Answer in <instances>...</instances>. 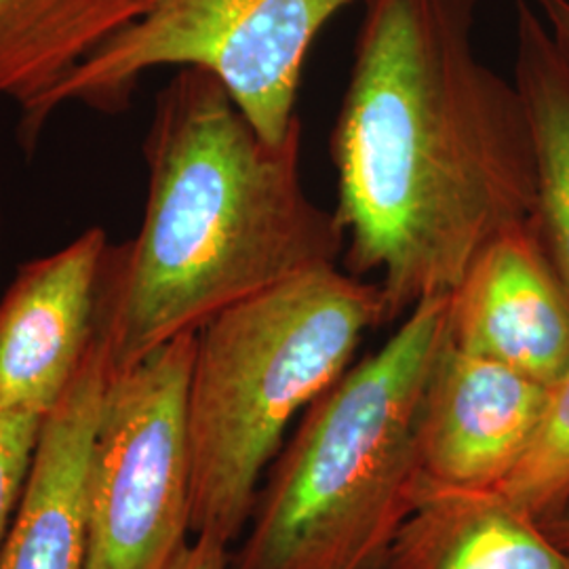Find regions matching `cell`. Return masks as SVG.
Returning <instances> with one entry per match:
<instances>
[{
    "label": "cell",
    "mask_w": 569,
    "mask_h": 569,
    "mask_svg": "<svg viewBox=\"0 0 569 569\" xmlns=\"http://www.w3.org/2000/svg\"><path fill=\"white\" fill-rule=\"evenodd\" d=\"M363 2L331 136L336 218L346 270L378 274L392 323L533 220L536 159L517 84L477 56V0Z\"/></svg>",
    "instance_id": "6da1fadb"
},
{
    "label": "cell",
    "mask_w": 569,
    "mask_h": 569,
    "mask_svg": "<svg viewBox=\"0 0 569 569\" xmlns=\"http://www.w3.org/2000/svg\"><path fill=\"white\" fill-rule=\"evenodd\" d=\"M302 122L270 142L222 81L186 66L157 96L148 197L133 241L108 247L98 333L108 376L197 333L226 308L338 266L345 228L300 176Z\"/></svg>",
    "instance_id": "7a4b0ae2"
},
{
    "label": "cell",
    "mask_w": 569,
    "mask_h": 569,
    "mask_svg": "<svg viewBox=\"0 0 569 569\" xmlns=\"http://www.w3.org/2000/svg\"><path fill=\"white\" fill-rule=\"evenodd\" d=\"M449 296L413 306L306 409L268 467L232 569H376L425 496L416 425Z\"/></svg>",
    "instance_id": "3957f363"
},
{
    "label": "cell",
    "mask_w": 569,
    "mask_h": 569,
    "mask_svg": "<svg viewBox=\"0 0 569 569\" xmlns=\"http://www.w3.org/2000/svg\"><path fill=\"white\" fill-rule=\"evenodd\" d=\"M385 323L378 283L326 266L226 308L197 331L188 388L192 533L232 545L289 425Z\"/></svg>",
    "instance_id": "277c9868"
},
{
    "label": "cell",
    "mask_w": 569,
    "mask_h": 569,
    "mask_svg": "<svg viewBox=\"0 0 569 569\" xmlns=\"http://www.w3.org/2000/svg\"><path fill=\"white\" fill-rule=\"evenodd\" d=\"M359 0H138L136 18L79 61L20 117L32 152L66 103L122 112L143 74L192 66L218 77L270 142L300 124L296 98L306 58L336 13Z\"/></svg>",
    "instance_id": "5b68a950"
},
{
    "label": "cell",
    "mask_w": 569,
    "mask_h": 569,
    "mask_svg": "<svg viewBox=\"0 0 569 569\" xmlns=\"http://www.w3.org/2000/svg\"><path fill=\"white\" fill-rule=\"evenodd\" d=\"M197 333L108 376L84 486V569H171L192 533Z\"/></svg>",
    "instance_id": "8992f818"
},
{
    "label": "cell",
    "mask_w": 569,
    "mask_h": 569,
    "mask_svg": "<svg viewBox=\"0 0 569 569\" xmlns=\"http://www.w3.org/2000/svg\"><path fill=\"white\" fill-rule=\"evenodd\" d=\"M549 388L446 342L418 411L425 491H498L523 460Z\"/></svg>",
    "instance_id": "52a82bcc"
},
{
    "label": "cell",
    "mask_w": 569,
    "mask_h": 569,
    "mask_svg": "<svg viewBox=\"0 0 569 569\" xmlns=\"http://www.w3.org/2000/svg\"><path fill=\"white\" fill-rule=\"evenodd\" d=\"M449 345L555 387L569 371V289L533 220L496 237L449 293Z\"/></svg>",
    "instance_id": "ba28073f"
},
{
    "label": "cell",
    "mask_w": 569,
    "mask_h": 569,
    "mask_svg": "<svg viewBox=\"0 0 569 569\" xmlns=\"http://www.w3.org/2000/svg\"><path fill=\"white\" fill-rule=\"evenodd\" d=\"M103 228L21 266L0 300V411L47 418L72 382L98 327Z\"/></svg>",
    "instance_id": "9c48e42d"
},
{
    "label": "cell",
    "mask_w": 569,
    "mask_h": 569,
    "mask_svg": "<svg viewBox=\"0 0 569 569\" xmlns=\"http://www.w3.org/2000/svg\"><path fill=\"white\" fill-rule=\"evenodd\" d=\"M106 385V346L96 327L72 382L42 425L0 569H84V486Z\"/></svg>",
    "instance_id": "30bf717a"
},
{
    "label": "cell",
    "mask_w": 569,
    "mask_h": 569,
    "mask_svg": "<svg viewBox=\"0 0 569 569\" xmlns=\"http://www.w3.org/2000/svg\"><path fill=\"white\" fill-rule=\"evenodd\" d=\"M376 569H569V557L498 491H425Z\"/></svg>",
    "instance_id": "8fae6325"
},
{
    "label": "cell",
    "mask_w": 569,
    "mask_h": 569,
    "mask_svg": "<svg viewBox=\"0 0 569 569\" xmlns=\"http://www.w3.org/2000/svg\"><path fill=\"white\" fill-rule=\"evenodd\" d=\"M515 84L536 159L533 224L569 289V63L526 0L517 2Z\"/></svg>",
    "instance_id": "7c38bea8"
},
{
    "label": "cell",
    "mask_w": 569,
    "mask_h": 569,
    "mask_svg": "<svg viewBox=\"0 0 569 569\" xmlns=\"http://www.w3.org/2000/svg\"><path fill=\"white\" fill-rule=\"evenodd\" d=\"M138 0H0V96L20 112L136 18Z\"/></svg>",
    "instance_id": "4fadbf2b"
},
{
    "label": "cell",
    "mask_w": 569,
    "mask_h": 569,
    "mask_svg": "<svg viewBox=\"0 0 569 569\" xmlns=\"http://www.w3.org/2000/svg\"><path fill=\"white\" fill-rule=\"evenodd\" d=\"M498 493L540 523L566 500L569 493V371L549 388V399L528 451Z\"/></svg>",
    "instance_id": "5bb4252c"
},
{
    "label": "cell",
    "mask_w": 569,
    "mask_h": 569,
    "mask_svg": "<svg viewBox=\"0 0 569 569\" xmlns=\"http://www.w3.org/2000/svg\"><path fill=\"white\" fill-rule=\"evenodd\" d=\"M47 418L0 411V552L20 512Z\"/></svg>",
    "instance_id": "9a60e30c"
},
{
    "label": "cell",
    "mask_w": 569,
    "mask_h": 569,
    "mask_svg": "<svg viewBox=\"0 0 569 569\" xmlns=\"http://www.w3.org/2000/svg\"><path fill=\"white\" fill-rule=\"evenodd\" d=\"M228 547L218 536L194 533V540L188 542L171 569H230Z\"/></svg>",
    "instance_id": "2e32d148"
},
{
    "label": "cell",
    "mask_w": 569,
    "mask_h": 569,
    "mask_svg": "<svg viewBox=\"0 0 569 569\" xmlns=\"http://www.w3.org/2000/svg\"><path fill=\"white\" fill-rule=\"evenodd\" d=\"M542 9L550 34L569 63V0H536Z\"/></svg>",
    "instance_id": "e0dca14e"
},
{
    "label": "cell",
    "mask_w": 569,
    "mask_h": 569,
    "mask_svg": "<svg viewBox=\"0 0 569 569\" xmlns=\"http://www.w3.org/2000/svg\"><path fill=\"white\" fill-rule=\"evenodd\" d=\"M550 540L569 557V493L550 517L542 521Z\"/></svg>",
    "instance_id": "ac0fdd59"
},
{
    "label": "cell",
    "mask_w": 569,
    "mask_h": 569,
    "mask_svg": "<svg viewBox=\"0 0 569 569\" xmlns=\"http://www.w3.org/2000/svg\"><path fill=\"white\" fill-rule=\"evenodd\" d=\"M515 2H521V0H515Z\"/></svg>",
    "instance_id": "d6986e66"
}]
</instances>
